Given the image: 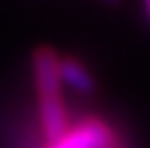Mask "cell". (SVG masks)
Wrapping results in <instances>:
<instances>
[{"mask_svg":"<svg viewBox=\"0 0 150 148\" xmlns=\"http://www.w3.org/2000/svg\"><path fill=\"white\" fill-rule=\"evenodd\" d=\"M32 82L37 96V123L43 141H55L71 125L73 114L64 96V82L59 75V53L50 46H39L30 59Z\"/></svg>","mask_w":150,"mask_h":148,"instance_id":"6da1fadb","label":"cell"},{"mask_svg":"<svg viewBox=\"0 0 150 148\" xmlns=\"http://www.w3.org/2000/svg\"><path fill=\"white\" fill-rule=\"evenodd\" d=\"M43 148H134V139L116 119L84 112L73 116L64 134L43 144Z\"/></svg>","mask_w":150,"mask_h":148,"instance_id":"7a4b0ae2","label":"cell"},{"mask_svg":"<svg viewBox=\"0 0 150 148\" xmlns=\"http://www.w3.org/2000/svg\"><path fill=\"white\" fill-rule=\"evenodd\" d=\"M59 75H62V82L66 87H71L75 93H80L84 98H91L98 91L96 75L75 55H59Z\"/></svg>","mask_w":150,"mask_h":148,"instance_id":"3957f363","label":"cell"},{"mask_svg":"<svg viewBox=\"0 0 150 148\" xmlns=\"http://www.w3.org/2000/svg\"><path fill=\"white\" fill-rule=\"evenodd\" d=\"M141 2H143V14H146V18L150 23V0H141Z\"/></svg>","mask_w":150,"mask_h":148,"instance_id":"277c9868","label":"cell"},{"mask_svg":"<svg viewBox=\"0 0 150 148\" xmlns=\"http://www.w3.org/2000/svg\"><path fill=\"white\" fill-rule=\"evenodd\" d=\"M105 5H109V7H116V5H121V0H103Z\"/></svg>","mask_w":150,"mask_h":148,"instance_id":"5b68a950","label":"cell"}]
</instances>
